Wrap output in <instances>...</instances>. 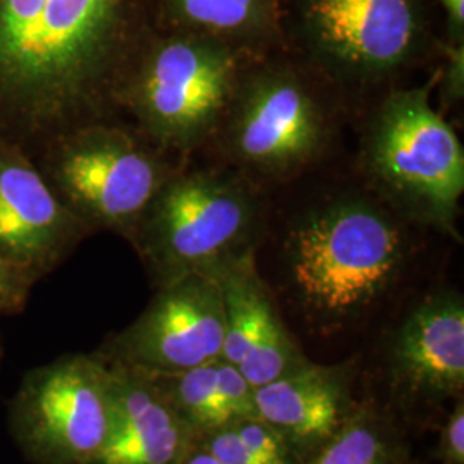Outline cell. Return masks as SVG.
<instances>
[{
  "instance_id": "1",
  "label": "cell",
  "mask_w": 464,
  "mask_h": 464,
  "mask_svg": "<svg viewBox=\"0 0 464 464\" xmlns=\"http://www.w3.org/2000/svg\"><path fill=\"white\" fill-rule=\"evenodd\" d=\"M150 30V0H0V138L34 155L121 119L117 92Z\"/></svg>"
},
{
  "instance_id": "2",
  "label": "cell",
  "mask_w": 464,
  "mask_h": 464,
  "mask_svg": "<svg viewBox=\"0 0 464 464\" xmlns=\"http://www.w3.org/2000/svg\"><path fill=\"white\" fill-rule=\"evenodd\" d=\"M410 220L377 193H343L310 207L282 245L287 287L320 327H339L372 310L410 260Z\"/></svg>"
},
{
  "instance_id": "3",
  "label": "cell",
  "mask_w": 464,
  "mask_h": 464,
  "mask_svg": "<svg viewBox=\"0 0 464 464\" xmlns=\"http://www.w3.org/2000/svg\"><path fill=\"white\" fill-rule=\"evenodd\" d=\"M266 222V197L243 172L232 167L178 170L150 201L128 241L157 289L189 276L217 277L255 256Z\"/></svg>"
},
{
  "instance_id": "4",
  "label": "cell",
  "mask_w": 464,
  "mask_h": 464,
  "mask_svg": "<svg viewBox=\"0 0 464 464\" xmlns=\"http://www.w3.org/2000/svg\"><path fill=\"white\" fill-rule=\"evenodd\" d=\"M253 57L216 38L150 30L117 92L119 116L169 153L214 138Z\"/></svg>"
},
{
  "instance_id": "5",
  "label": "cell",
  "mask_w": 464,
  "mask_h": 464,
  "mask_svg": "<svg viewBox=\"0 0 464 464\" xmlns=\"http://www.w3.org/2000/svg\"><path fill=\"white\" fill-rule=\"evenodd\" d=\"M362 166L373 193L411 224L459 239L464 150L429 88L389 93L366 128Z\"/></svg>"
},
{
  "instance_id": "6",
  "label": "cell",
  "mask_w": 464,
  "mask_h": 464,
  "mask_svg": "<svg viewBox=\"0 0 464 464\" xmlns=\"http://www.w3.org/2000/svg\"><path fill=\"white\" fill-rule=\"evenodd\" d=\"M169 155L133 124L114 119L59 134L32 157L55 197L90 231L130 239L150 201L179 170Z\"/></svg>"
},
{
  "instance_id": "7",
  "label": "cell",
  "mask_w": 464,
  "mask_h": 464,
  "mask_svg": "<svg viewBox=\"0 0 464 464\" xmlns=\"http://www.w3.org/2000/svg\"><path fill=\"white\" fill-rule=\"evenodd\" d=\"M331 116L306 67L251 59L214 138L232 169L249 179H281L315 162L327 147Z\"/></svg>"
},
{
  "instance_id": "8",
  "label": "cell",
  "mask_w": 464,
  "mask_h": 464,
  "mask_svg": "<svg viewBox=\"0 0 464 464\" xmlns=\"http://www.w3.org/2000/svg\"><path fill=\"white\" fill-rule=\"evenodd\" d=\"M284 21L314 71L356 86L413 64L429 36L423 0H291Z\"/></svg>"
},
{
  "instance_id": "9",
  "label": "cell",
  "mask_w": 464,
  "mask_h": 464,
  "mask_svg": "<svg viewBox=\"0 0 464 464\" xmlns=\"http://www.w3.org/2000/svg\"><path fill=\"white\" fill-rule=\"evenodd\" d=\"M112 423V373L99 351L26 372L9 402V430L32 464H95Z\"/></svg>"
},
{
  "instance_id": "10",
  "label": "cell",
  "mask_w": 464,
  "mask_h": 464,
  "mask_svg": "<svg viewBox=\"0 0 464 464\" xmlns=\"http://www.w3.org/2000/svg\"><path fill=\"white\" fill-rule=\"evenodd\" d=\"M226 310L217 277L189 276L157 287L149 306L99 349L117 365L178 373L222 358Z\"/></svg>"
},
{
  "instance_id": "11",
  "label": "cell",
  "mask_w": 464,
  "mask_h": 464,
  "mask_svg": "<svg viewBox=\"0 0 464 464\" xmlns=\"http://www.w3.org/2000/svg\"><path fill=\"white\" fill-rule=\"evenodd\" d=\"M90 234L50 189L34 157L0 138V256L40 281Z\"/></svg>"
},
{
  "instance_id": "12",
  "label": "cell",
  "mask_w": 464,
  "mask_h": 464,
  "mask_svg": "<svg viewBox=\"0 0 464 464\" xmlns=\"http://www.w3.org/2000/svg\"><path fill=\"white\" fill-rule=\"evenodd\" d=\"M392 383L404 398L444 402L463 396L464 301L439 291L401 322L389 353Z\"/></svg>"
},
{
  "instance_id": "13",
  "label": "cell",
  "mask_w": 464,
  "mask_h": 464,
  "mask_svg": "<svg viewBox=\"0 0 464 464\" xmlns=\"http://www.w3.org/2000/svg\"><path fill=\"white\" fill-rule=\"evenodd\" d=\"M217 281L226 310L222 360L236 366L253 389L308 362L256 268V255L224 268Z\"/></svg>"
},
{
  "instance_id": "14",
  "label": "cell",
  "mask_w": 464,
  "mask_h": 464,
  "mask_svg": "<svg viewBox=\"0 0 464 464\" xmlns=\"http://www.w3.org/2000/svg\"><path fill=\"white\" fill-rule=\"evenodd\" d=\"M353 370L310 360L289 373L255 387L256 416L293 448L301 461L320 448L348 418Z\"/></svg>"
},
{
  "instance_id": "15",
  "label": "cell",
  "mask_w": 464,
  "mask_h": 464,
  "mask_svg": "<svg viewBox=\"0 0 464 464\" xmlns=\"http://www.w3.org/2000/svg\"><path fill=\"white\" fill-rule=\"evenodd\" d=\"M112 423L95 464H179L197 437L149 373L107 362Z\"/></svg>"
},
{
  "instance_id": "16",
  "label": "cell",
  "mask_w": 464,
  "mask_h": 464,
  "mask_svg": "<svg viewBox=\"0 0 464 464\" xmlns=\"http://www.w3.org/2000/svg\"><path fill=\"white\" fill-rule=\"evenodd\" d=\"M150 19L157 32L216 38L253 59L284 34L281 0H150Z\"/></svg>"
},
{
  "instance_id": "17",
  "label": "cell",
  "mask_w": 464,
  "mask_h": 464,
  "mask_svg": "<svg viewBox=\"0 0 464 464\" xmlns=\"http://www.w3.org/2000/svg\"><path fill=\"white\" fill-rule=\"evenodd\" d=\"M149 375L195 437L256 416L255 389L236 366L222 358L178 373Z\"/></svg>"
},
{
  "instance_id": "18",
  "label": "cell",
  "mask_w": 464,
  "mask_h": 464,
  "mask_svg": "<svg viewBox=\"0 0 464 464\" xmlns=\"http://www.w3.org/2000/svg\"><path fill=\"white\" fill-rule=\"evenodd\" d=\"M398 435L372 406L353 413L301 464H402Z\"/></svg>"
},
{
  "instance_id": "19",
  "label": "cell",
  "mask_w": 464,
  "mask_h": 464,
  "mask_svg": "<svg viewBox=\"0 0 464 464\" xmlns=\"http://www.w3.org/2000/svg\"><path fill=\"white\" fill-rule=\"evenodd\" d=\"M36 279L0 256V316L21 314L32 296Z\"/></svg>"
},
{
  "instance_id": "20",
  "label": "cell",
  "mask_w": 464,
  "mask_h": 464,
  "mask_svg": "<svg viewBox=\"0 0 464 464\" xmlns=\"http://www.w3.org/2000/svg\"><path fill=\"white\" fill-rule=\"evenodd\" d=\"M437 454L440 464H464V401L456 399L452 411L440 431Z\"/></svg>"
},
{
  "instance_id": "21",
  "label": "cell",
  "mask_w": 464,
  "mask_h": 464,
  "mask_svg": "<svg viewBox=\"0 0 464 464\" xmlns=\"http://www.w3.org/2000/svg\"><path fill=\"white\" fill-rule=\"evenodd\" d=\"M444 90L448 97L458 102L464 93V45L452 44L448 50V64L444 69Z\"/></svg>"
},
{
  "instance_id": "22",
  "label": "cell",
  "mask_w": 464,
  "mask_h": 464,
  "mask_svg": "<svg viewBox=\"0 0 464 464\" xmlns=\"http://www.w3.org/2000/svg\"><path fill=\"white\" fill-rule=\"evenodd\" d=\"M439 2L448 13L450 44H463L464 0H439Z\"/></svg>"
},
{
  "instance_id": "23",
  "label": "cell",
  "mask_w": 464,
  "mask_h": 464,
  "mask_svg": "<svg viewBox=\"0 0 464 464\" xmlns=\"http://www.w3.org/2000/svg\"><path fill=\"white\" fill-rule=\"evenodd\" d=\"M179 464H222L216 459L208 450L198 446L197 442L191 446V449L186 452L183 461Z\"/></svg>"
},
{
  "instance_id": "24",
  "label": "cell",
  "mask_w": 464,
  "mask_h": 464,
  "mask_svg": "<svg viewBox=\"0 0 464 464\" xmlns=\"http://www.w3.org/2000/svg\"><path fill=\"white\" fill-rule=\"evenodd\" d=\"M0 365H2V346H0Z\"/></svg>"
}]
</instances>
